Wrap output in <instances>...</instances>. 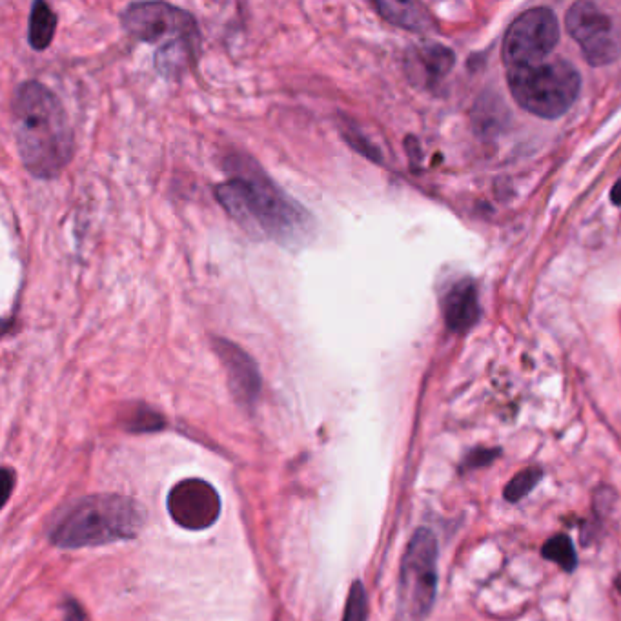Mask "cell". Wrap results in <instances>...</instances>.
<instances>
[{
    "label": "cell",
    "instance_id": "6da1fadb",
    "mask_svg": "<svg viewBox=\"0 0 621 621\" xmlns=\"http://www.w3.org/2000/svg\"><path fill=\"white\" fill-rule=\"evenodd\" d=\"M235 172L215 186V197L226 214L246 234L281 245L303 241L310 232V217L275 186L250 159H235Z\"/></svg>",
    "mask_w": 621,
    "mask_h": 621
},
{
    "label": "cell",
    "instance_id": "7a4b0ae2",
    "mask_svg": "<svg viewBox=\"0 0 621 621\" xmlns=\"http://www.w3.org/2000/svg\"><path fill=\"white\" fill-rule=\"evenodd\" d=\"M11 121L24 168L37 179H53L72 161L73 128L62 102L37 81L13 93Z\"/></svg>",
    "mask_w": 621,
    "mask_h": 621
},
{
    "label": "cell",
    "instance_id": "3957f363",
    "mask_svg": "<svg viewBox=\"0 0 621 621\" xmlns=\"http://www.w3.org/2000/svg\"><path fill=\"white\" fill-rule=\"evenodd\" d=\"M143 527V510L119 494L79 499L53 520L50 540L61 549L101 547L132 540Z\"/></svg>",
    "mask_w": 621,
    "mask_h": 621
},
{
    "label": "cell",
    "instance_id": "277c9868",
    "mask_svg": "<svg viewBox=\"0 0 621 621\" xmlns=\"http://www.w3.org/2000/svg\"><path fill=\"white\" fill-rule=\"evenodd\" d=\"M507 79L514 101L543 119H556L569 112L580 93V73L567 61L512 68Z\"/></svg>",
    "mask_w": 621,
    "mask_h": 621
},
{
    "label": "cell",
    "instance_id": "5b68a950",
    "mask_svg": "<svg viewBox=\"0 0 621 621\" xmlns=\"http://www.w3.org/2000/svg\"><path fill=\"white\" fill-rule=\"evenodd\" d=\"M438 589V541L419 529L408 543L399 572V621H425Z\"/></svg>",
    "mask_w": 621,
    "mask_h": 621
},
{
    "label": "cell",
    "instance_id": "8992f818",
    "mask_svg": "<svg viewBox=\"0 0 621 621\" xmlns=\"http://www.w3.org/2000/svg\"><path fill=\"white\" fill-rule=\"evenodd\" d=\"M123 28L137 41L163 44H197L199 28L192 13L168 2H135L123 11Z\"/></svg>",
    "mask_w": 621,
    "mask_h": 621
},
{
    "label": "cell",
    "instance_id": "52a82bcc",
    "mask_svg": "<svg viewBox=\"0 0 621 621\" xmlns=\"http://www.w3.org/2000/svg\"><path fill=\"white\" fill-rule=\"evenodd\" d=\"M560 41V22L549 8L525 11L510 24L503 37L501 59L505 66L521 68L540 64Z\"/></svg>",
    "mask_w": 621,
    "mask_h": 621
},
{
    "label": "cell",
    "instance_id": "ba28073f",
    "mask_svg": "<svg viewBox=\"0 0 621 621\" xmlns=\"http://www.w3.org/2000/svg\"><path fill=\"white\" fill-rule=\"evenodd\" d=\"M565 28L592 66H605L618 59L620 41L614 35L612 21L596 4L576 2L567 11Z\"/></svg>",
    "mask_w": 621,
    "mask_h": 621
},
{
    "label": "cell",
    "instance_id": "9c48e42d",
    "mask_svg": "<svg viewBox=\"0 0 621 621\" xmlns=\"http://www.w3.org/2000/svg\"><path fill=\"white\" fill-rule=\"evenodd\" d=\"M166 509L172 520L186 530H206L221 516L219 492L204 479H183L172 487Z\"/></svg>",
    "mask_w": 621,
    "mask_h": 621
},
{
    "label": "cell",
    "instance_id": "30bf717a",
    "mask_svg": "<svg viewBox=\"0 0 621 621\" xmlns=\"http://www.w3.org/2000/svg\"><path fill=\"white\" fill-rule=\"evenodd\" d=\"M214 350L223 363L235 399L245 407H252L261 392V376L254 359L223 337H215Z\"/></svg>",
    "mask_w": 621,
    "mask_h": 621
},
{
    "label": "cell",
    "instance_id": "8fae6325",
    "mask_svg": "<svg viewBox=\"0 0 621 621\" xmlns=\"http://www.w3.org/2000/svg\"><path fill=\"white\" fill-rule=\"evenodd\" d=\"M443 316L454 332H465L478 321V294L472 281H459L448 290L443 301Z\"/></svg>",
    "mask_w": 621,
    "mask_h": 621
},
{
    "label": "cell",
    "instance_id": "7c38bea8",
    "mask_svg": "<svg viewBox=\"0 0 621 621\" xmlns=\"http://www.w3.org/2000/svg\"><path fill=\"white\" fill-rule=\"evenodd\" d=\"M408 64H410L408 70L412 72V75H416V81L432 86L439 79H443L448 70L452 68L454 55L447 48L434 44V46H425L421 50L414 51Z\"/></svg>",
    "mask_w": 621,
    "mask_h": 621
},
{
    "label": "cell",
    "instance_id": "4fadbf2b",
    "mask_svg": "<svg viewBox=\"0 0 621 621\" xmlns=\"http://www.w3.org/2000/svg\"><path fill=\"white\" fill-rule=\"evenodd\" d=\"M376 8L383 19L410 31H427L432 28V19L421 4L414 2H376Z\"/></svg>",
    "mask_w": 621,
    "mask_h": 621
},
{
    "label": "cell",
    "instance_id": "5bb4252c",
    "mask_svg": "<svg viewBox=\"0 0 621 621\" xmlns=\"http://www.w3.org/2000/svg\"><path fill=\"white\" fill-rule=\"evenodd\" d=\"M28 41L33 50L42 51L50 46L55 30H57V15L51 10L50 4L37 0L33 2L28 24Z\"/></svg>",
    "mask_w": 621,
    "mask_h": 621
},
{
    "label": "cell",
    "instance_id": "9a60e30c",
    "mask_svg": "<svg viewBox=\"0 0 621 621\" xmlns=\"http://www.w3.org/2000/svg\"><path fill=\"white\" fill-rule=\"evenodd\" d=\"M543 558H547L549 561L558 563L561 569L565 572H574L576 565H578V556H576V550L572 545V540L565 534H558L554 538H550L541 550Z\"/></svg>",
    "mask_w": 621,
    "mask_h": 621
},
{
    "label": "cell",
    "instance_id": "2e32d148",
    "mask_svg": "<svg viewBox=\"0 0 621 621\" xmlns=\"http://www.w3.org/2000/svg\"><path fill=\"white\" fill-rule=\"evenodd\" d=\"M541 478H543L541 469L530 467V469L521 470L520 474H516L514 478L510 479L509 485L505 489V499L510 503L520 501L540 483Z\"/></svg>",
    "mask_w": 621,
    "mask_h": 621
},
{
    "label": "cell",
    "instance_id": "e0dca14e",
    "mask_svg": "<svg viewBox=\"0 0 621 621\" xmlns=\"http://www.w3.org/2000/svg\"><path fill=\"white\" fill-rule=\"evenodd\" d=\"M368 600L367 592L361 581H356L348 592L347 607L343 621H367Z\"/></svg>",
    "mask_w": 621,
    "mask_h": 621
},
{
    "label": "cell",
    "instance_id": "ac0fdd59",
    "mask_svg": "<svg viewBox=\"0 0 621 621\" xmlns=\"http://www.w3.org/2000/svg\"><path fill=\"white\" fill-rule=\"evenodd\" d=\"M163 425V418L152 412L150 408H139L128 419V428L132 432H153V430H159Z\"/></svg>",
    "mask_w": 621,
    "mask_h": 621
},
{
    "label": "cell",
    "instance_id": "d6986e66",
    "mask_svg": "<svg viewBox=\"0 0 621 621\" xmlns=\"http://www.w3.org/2000/svg\"><path fill=\"white\" fill-rule=\"evenodd\" d=\"M498 454L499 448H494V450H492V448H478V450H474V452L470 454L469 458L465 459V467H463V470L485 467V465L492 463Z\"/></svg>",
    "mask_w": 621,
    "mask_h": 621
},
{
    "label": "cell",
    "instance_id": "ffe728a7",
    "mask_svg": "<svg viewBox=\"0 0 621 621\" xmlns=\"http://www.w3.org/2000/svg\"><path fill=\"white\" fill-rule=\"evenodd\" d=\"M13 472L10 469L2 470V489H4V503L10 498L11 489H13Z\"/></svg>",
    "mask_w": 621,
    "mask_h": 621
},
{
    "label": "cell",
    "instance_id": "44dd1931",
    "mask_svg": "<svg viewBox=\"0 0 621 621\" xmlns=\"http://www.w3.org/2000/svg\"><path fill=\"white\" fill-rule=\"evenodd\" d=\"M611 199L612 203L621 206V179L620 181H618V183L612 186Z\"/></svg>",
    "mask_w": 621,
    "mask_h": 621
},
{
    "label": "cell",
    "instance_id": "7402d4cb",
    "mask_svg": "<svg viewBox=\"0 0 621 621\" xmlns=\"http://www.w3.org/2000/svg\"><path fill=\"white\" fill-rule=\"evenodd\" d=\"M618 589H620V591H621V580L618 581Z\"/></svg>",
    "mask_w": 621,
    "mask_h": 621
}]
</instances>
